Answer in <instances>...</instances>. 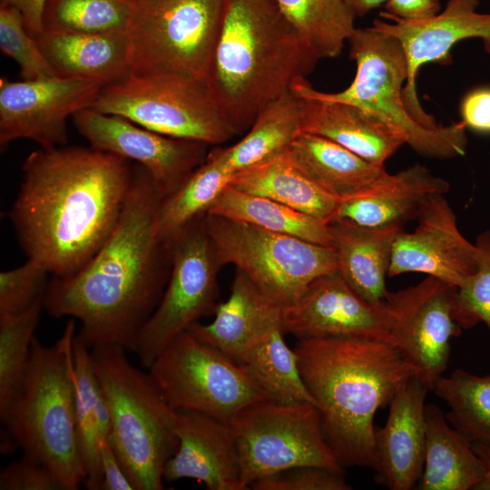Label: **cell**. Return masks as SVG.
<instances>
[{"label":"cell","mask_w":490,"mask_h":490,"mask_svg":"<svg viewBox=\"0 0 490 490\" xmlns=\"http://www.w3.org/2000/svg\"><path fill=\"white\" fill-rule=\"evenodd\" d=\"M162 199L147 171L135 163L109 238L74 274L47 282L44 309L54 318L77 319L76 336L90 348L115 345L132 352L161 300L172 270V243L156 230Z\"/></svg>","instance_id":"cell-1"},{"label":"cell","mask_w":490,"mask_h":490,"mask_svg":"<svg viewBox=\"0 0 490 490\" xmlns=\"http://www.w3.org/2000/svg\"><path fill=\"white\" fill-rule=\"evenodd\" d=\"M131 161L93 147L32 152L8 217L27 259L52 276L78 271L113 232L133 176Z\"/></svg>","instance_id":"cell-2"},{"label":"cell","mask_w":490,"mask_h":490,"mask_svg":"<svg viewBox=\"0 0 490 490\" xmlns=\"http://www.w3.org/2000/svg\"><path fill=\"white\" fill-rule=\"evenodd\" d=\"M301 377L342 466L377 470L374 416L415 369L390 343L361 338L299 339Z\"/></svg>","instance_id":"cell-3"},{"label":"cell","mask_w":490,"mask_h":490,"mask_svg":"<svg viewBox=\"0 0 490 490\" xmlns=\"http://www.w3.org/2000/svg\"><path fill=\"white\" fill-rule=\"evenodd\" d=\"M318 60L275 0H225L205 85L240 134Z\"/></svg>","instance_id":"cell-4"},{"label":"cell","mask_w":490,"mask_h":490,"mask_svg":"<svg viewBox=\"0 0 490 490\" xmlns=\"http://www.w3.org/2000/svg\"><path fill=\"white\" fill-rule=\"evenodd\" d=\"M74 335L71 318L54 345L34 338L21 387L0 416L24 456L46 465L63 490H76L85 479L75 421Z\"/></svg>","instance_id":"cell-5"},{"label":"cell","mask_w":490,"mask_h":490,"mask_svg":"<svg viewBox=\"0 0 490 490\" xmlns=\"http://www.w3.org/2000/svg\"><path fill=\"white\" fill-rule=\"evenodd\" d=\"M126 353L115 345L91 348L110 413L108 439L134 490H162L164 466L178 446V409Z\"/></svg>","instance_id":"cell-6"},{"label":"cell","mask_w":490,"mask_h":490,"mask_svg":"<svg viewBox=\"0 0 490 490\" xmlns=\"http://www.w3.org/2000/svg\"><path fill=\"white\" fill-rule=\"evenodd\" d=\"M348 42L349 57L356 64L351 83L336 93L316 90L306 79L299 81L308 93L326 100L348 103L378 116L399 130L417 153L449 159L465 153L466 127L462 122L427 128L417 122L403 103L407 64L399 41L372 27L356 28Z\"/></svg>","instance_id":"cell-7"},{"label":"cell","mask_w":490,"mask_h":490,"mask_svg":"<svg viewBox=\"0 0 490 490\" xmlns=\"http://www.w3.org/2000/svg\"><path fill=\"white\" fill-rule=\"evenodd\" d=\"M225 0H134L126 31L130 74H178L205 83Z\"/></svg>","instance_id":"cell-8"},{"label":"cell","mask_w":490,"mask_h":490,"mask_svg":"<svg viewBox=\"0 0 490 490\" xmlns=\"http://www.w3.org/2000/svg\"><path fill=\"white\" fill-rule=\"evenodd\" d=\"M91 108L165 136L208 145L238 134L205 83L178 74H129L102 87Z\"/></svg>","instance_id":"cell-9"},{"label":"cell","mask_w":490,"mask_h":490,"mask_svg":"<svg viewBox=\"0 0 490 490\" xmlns=\"http://www.w3.org/2000/svg\"><path fill=\"white\" fill-rule=\"evenodd\" d=\"M205 230L222 264H233L281 307L296 302L312 281L337 270L332 247L204 213Z\"/></svg>","instance_id":"cell-10"},{"label":"cell","mask_w":490,"mask_h":490,"mask_svg":"<svg viewBox=\"0 0 490 490\" xmlns=\"http://www.w3.org/2000/svg\"><path fill=\"white\" fill-rule=\"evenodd\" d=\"M234 434L245 485L294 466L343 471L328 445L318 407L310 402H253L229 423Z\"/></svg>","instance_id":"cell-11"},{"label":"cell","mask_w":490,"mask_h":490,"mask_svg":"<svg viewBox=\"0 0 490 490\" xmlns=\"http://www.w3.org/2000/svg\"><path fill=\"white\" fill-rule=\"evenodd\" d=\"M203 215L171 240L172 270L166 288L132 351L147 369L178 335L214 313L218 305L217 276L223 264L205 230Z\"/></svg>","instance_id":"cell-12"},{"label":"cell","mask_w":490,"mask_h":490,"mask_svg":"<svg viewBox=\"0 0 490 490\" xmlns=\"http://www.w3.org/2000/svg\"><path fill=\"white\" fill-rule=\"evenodd\" d=\"M148 369L173 407L227 424L248 405L267 399L238 363L188 330Z\"/></svg>","instance_id":"cell-13"},{"label":"cell","mask_w":490,"mask_h":490,"mask_svg":"<svg viewBox=\"0 0 490 490\" xmlns=\"http://www.w3.org/2000/svg\"><path fill=\"white\" fill-rule=\"evenodd\" d=\"M456 293V287L426 276L385 297L391 343L430 391L447 368L452 338L462 332L455 318Z\"/></svg>","instance_id":"cell-14"},{"label":"cell","mask_w":490,"mask_h":490,"mask_svg":"<svg viewBox=\"0 0 490 490\" xmlns=\"http://www.w3.org/2000/svg\"><path fill=\"white\" fill-rule=\"evenodd\" d=\"M102 85L80 79L53 76L22 81L0 79V145L26 139L42 149L64 146L66 122L91 108Z\"/></svg>","instance_id":"cell-15"},{"label":"cell","mask_w":490,"mask_h":490,"mask_svg":"<svg viewBox=\"0 0 490 490\" xmlns=\"http://www.w3.org/2000/svg\"><path fill=\"white\" fill-rule=\"evenodd\" d=\"M479 5V0H447L445 8L428 19L403 20L382 11L373 21V29L394 36L403 47L407 64L403 103L408 113L425 127L439 125L418 99L416 83L420 68L429 63L449 64L452 48L466 39H481L490 54V13L478 12Z\"/></svg>","instance_id":"cell-16"},{"label":"cell","mask_w":490,"mask_h":490,"mask_svg":"<svg viewBox=\"0 0 490 490\" xmlns=\"http://www.w3.org/2000/svg\"><path fill=\"white\" fill-rule=\"evenodd\" d=\"M72 119L91 147L142 166L163 198L174 192L208 154L206 143L165 136L92 108L79 111Z\"/></svg>","instance_id":"cell-17"},{"label":"cell","mask_w":490,"mask_h":490,"mask_svg":"<svg viewBox=\"0 0 490 490\" xmlns=\"http://www.w3.org/2000/svg\"><path fill=\"white\" fill-rule=\"evenodd\" d=\"M385 300L373 304L336 271L318 277L293 304L282 307V328L299 339L361 338L391 343Z\"/></svg>","instance_id":"cell-18"},{"label":"cell","mask_w":490,"mask_h":490,"mask_svg":"<svg viewBox=\"0 0 490 490\" xmlns=\"http://www.w3.org/2000/svg\"><path fill=\"white\" fill-rule=\"evenodd\" d=\"M416 219L412 232L400 230L396 235L388 276L418 272L460 288L477 269L476 250L460 232L444 194L429 196Z\"/></svg>","instance_id":"cell-19"},{"label":"cell","mask_w":490,"mask_h":490,"mask_svg":"<svg viewBox=\"0 0 490 490\" xmlns=\"http://www.w3.org/2000/svg\"><path fill=\"white\" fill-rule=\"evenodd\" d=\"M178 446L163 470L165 481L195 479L209 490H244L236 439L230 426L178 409Z\"/></svg>","instance_id":"cell-20"},{"label":"cell","mask_w":490,"mask_h":490,"mask_svg":"<svg viewBox=\"0 0 490 490\" xmlns=\"http://www.w3.org/2000/svg\"><path fill=\"white\" fill-rule=\"evenodd\" d=\"M430 390L415 375L402 382L389 403L387 422L375 430L377 482L390 490H410L423 472L426 397Z\"/></svg>","instance_id":"cell-21"},{"label":"cell","mask_w":490,"mask_h":490,"mask_svg":"<svg viewBox=\"0 0 490 490\" xmlns=\"http://www.w3.org/2000/svg\"><path fill=\"white\" fill-rule=\"evenodd\" d=\"M290 90L303 100L302 132L328 138L378 165L407 143L399 130L358 106L317 97L299 81Z\"/></svg>","instance_id":"cell-22"},{"label":"cell","mask_w":490,"mask_h":490,"mask_svg":"<svg viewBox=\"0 0 490 490\" xmlns=\"http://www.w3.org/2000/svg\"><path fill=\"white\" fill-rule=\"evenodd\" d=\"M449 189L448 181L416 163L395 174L387 172L366 191L340 200L333 220L366 227H402L416 218L429 196L445 194Z\"/></svg>","instance_id":"cell-23"},{"label":"cell","mask_w":490,"mask_h":490,"mask_svg":"<svg viewBox=\"0 0 490 490\" xmlns=\"http://www.w3.org/2000/svg\"><path fill=\"white\" fill-rule=\"evenodd\" d=\"M214 319L189 328L201 341L236 363L274 326L282 324V307L265 296L240 270L227 300L217 305Z\"/></svg>","instance_id":"cell-24"},{"label":"cell","mask_w":490,"mask_h":490,"mask_svg":"<svg viewBox=\"0 0 490 490\" xmlns=\"http://www.w3.org/2000/svg\"><path fill=\"white\" fill-rule=\"evenodd\" d=\"M35 39L58 76L86 80L103 87L130 74V45L126 32L43 31Z\"/></svg>","instance_id":"cell-25"},{"label":"cell","mask_w":490,"mask_h":490,"mask_svg":"<svg viewBox=\"0 0 490 490\" xmlns=\"http://www.w3.org/2000/svg\"><path fill=\"white\" fill-rule=\"evenodd\" d=\"M330 227L337 272L367 301H384L393 242L401 226L366 227L333 220Z\"/></svg>","instance_id":"cell-26"},{"label":"cell","mask_w":490,"mask_h":490,"mask_svg":"<svg viewBox=\"0 0 490 490\" xmlns=\"http://www.w3.org/2000/svg\"><path fill=\"white\" fill-rule=\"evenodd\" d=\"M298 166L323 190L339 200L370 188L387 172L321 135L301 132L287 149Z\"/></svg>","instance_id":"cell-27"},{"label":"cell","mask_w":490,"mask_h":490,"mask_svg":"<svg viewBox=\"0 0 490 490\" xmlns=\"http://www.w3.org/2000/svg\"><path fill=\"white\" fill-rule=\"evenodd\" d=\"M230 183L328 222L333 220L340 201L312 181L287 150L235 172Z\"/></svg>","instance_id":"cell-28"},{"label":"cell","mask_w":490,"mask_h":490,"mask_svg":"<svg viewBox=\"0 0 490 490\" xmlns=\"http://www.w3.org/2000/svg\"><path fill=\"white\" fill-rule=\"evenodd\" d=\"M426 449L419 490H475L484 466L471 442L435 404L426 405Z\"/></svg>","instance_id":"cell-29"},{"label":"cell","mask_w":490,"mask_h":490,"mask_svg":"<svg viewBox=\"0 0 490 490\" xmlns=\"http://www.w3.org/2000/svg\"><path fill=\"white\" fill-rule=\"evenodd\" d=\"M72 353L76 429L85 473L83 485L89 490H101L99 446L100 440L110 435L109 408L93 365L91 348L76 334Z\"/></svg>","instance_id":"cell-30"},{"label":"cell","mask_w":490,"mask_h":490,"mask_svg":"<svg viewBox=\"0 0 490 490\" xmlns=\"http://www.w3.org/2000/svg\"><path fill=\"white\" fill-rule=\"evenodd\" d=\"M303 100L291 90L264 108L235 144L216 148L234 174L286 151L302 132Z\"/></svg>","instance_id":"cell-31"},{"label":"cell","mask_w":490,"mask_h":490,"mask_svg":"<svg viewBox=\"0 0 490 490\" xmlns=\"http://www.w3.org/2000/svg\"><path fill=\"white\" fill-rule=\"evenodd\" d=\"M205 213L332 247L330 222L267 197L241 191L230 183L222 190Z\"/></svg>","instance_id":"cell-32"},{"label":"cell","mask_w":490,"mask_h":490,"mask_svg":"<svg viewBox=\"0 0 490 490\" xmlns=\"http://www.w3.org/2000/svg\"><path fill=\"white\" fill-rule=\"evenodd\" d=\"M283 334L282 324L274 326L237 363L267 399L315 405L301 377L294 348L286 344Z\"/></svg>","instance_id":"cell-33"},{"label":"cell","mask_w":490,"mask_h":490,"mask_svg":"<svg viewBox=\"0 0 490 490\" xmlns=\"http://www.w3.org/2000/svg\"><path fill=\"white\" fill-rule=\"evenodd\" d=\"M233 173L225 166L216 148L172 194L162 199L157 215L156 230L163 241H171L182 229L203 215Z\"/></svg>","instance_id":"cell-34"},{"label":"cell","mask_w":490,"mask_h":490,"mask_svg":"<svg viewBox=\"0 0 490 490\" xmlns=\"http://www.w3.org/2000/svg\"><path fill=\"white\" fill-rule=\"evenodd\" d=\"M275 1L319 59L339 56L356 29V16L345 0Z\"/></svg>","instance_id":"cell-35"},{"label":"cell","mask_w":490,"mask_h":490,"mask_svg":"<svg viewBox=\"0 0 490 490\" xmlns=\"http://www.w3.org/2000/svg\"><path fill=\"white\" fill-rule=\"evenodd\" d=\"M432 391L449 407V424L471 443L490 447V375L455 369L440 377Z\"/></svg>","instance_id":"cell-36"},{"label":"cell","mask_w":490,"mask_h":490,"mask_svg":"<svg viewBox=\"0 0 490 490\" xmlns=\"http://www.w3.org/2000/svg\"><path fill=\"white\" fill-rule=\"evenodd\" d=\"M133 1L46 0L43 12V31L90 34L126 32Z\"/></svg>","instance_id":"cell-37"},{"label":"cell","mask_w":490,"mask_h":490,"mask_svg":"<svg viewBox=\"0 0 490 490\" xmlns=\"http://www.w3.org/2000/svg\"><path fill=\"white\" fill-rule=\"evenodd\" d=\"M44 294L25 311L0 318V416L19 391L40 321Z\"/></svg>","instance_id":"cell-38"},{"label":"cell","mask_w":490,"mask_h":490,"mask_svg":"<svg viewBox=\"0 0 490 490\" xmlns=\"http://www.w3.org/2000/svg\"><path fill=\"white\" fill-rule=\"evenodd\" d=\"M0 48L18 64L23 80L58 76L13 6L0 5Z\"/></svg>","instance_id":"cell-39"},{"label":"cell","mask_w":490,"mask_h":490,"mask_svg":"<svg viewBox=\"0 0 490 490\" xmlns=\"http://www.w3.org/2000/svg\"><path fill=\"white\" fill-rule=\"evenodd\" d=\"M477 269L457 289L455 318L462 329L480 322L490 329V230L481 232L475 241Z\"/></svg>","instance_id":"cell-40"},{"label":"cell","mask_w":490,"mask_h":490,"mask_svg":"<svg viewBox=\"0 0 490 490\" xmlns=\"http://www.w3.org/2000/svg\"><path fill=\"white\" fill-rule=\"evenodd\" d=\"M49 271L35 260L27 259L23 265L0 273V318L25 311L47 285Z\"/></svg>","instance_id":"cell-41"},{"label":"cell","mask_w":490,"mask_h":490,"mask_svg":"<svg viewBox=\"0 0 490 490\" xmlns=\"http://www.w3.org/2000/svg\"><path fill=\"white\" fill-rule=\"evenodd\" d=\"M316 466L290 467L250 484L256 490H350L342 473Z\"/></svg>","instance_id":"cell-42"},{"label":"cell","mask_w":490,"mask_h":490,"mask_svg":"<svg viewBox=\"0 0 490 490\" xmlns=\"http://www.w3.org/2000/svg\"><path fill=\"white\" fill-rule=\"evenodd\" d=\"M0 490H63V487L46 465L24 456L3 468Z\"/></svg>","instance_id":"cell-43"},{"label":"cell","mask_w":490,"mask_h":490,"mask_svg":"<svg viewBox=\"0 0 490 490\" xmlns=\"http://www.w3.org/2000/svg\"><path fill=\"white\" fill-rule=\"evenodd\" d=\"M462 122L466 129L490 134V86L469 91L460 103Z\"/></svg>","instance_id":"cell-44"},{"label":"cell","mask_w":490,"mask_h":490,"mask_svg":"<svg viewBox=\"0 0 490 490\" xmlns=\"http://www.w3.org/2000/svg\"><path fill=\"white\" fill-rule=\"evenodd\" d=\"M99 449L103 472L101 490H133L134 487L108 437L100 440Z\"/></svg>","instance_id":"cell-45"},{"label":"cell","mask_w":490,"mask_h":490,"mask_svg":"<svg viewBox=\"0 0 490 490\" xmlns=\"http://www.w3.org/2000/svg\"><path fill=\"white\" fill-rule=\"evenodd\" d=\"M387 14L409 21L431 18L441 11L440 0H387L385 5Z\"/></svg>","instance_id":"cell-46"},{"label":"cell","mask_w":490,"mask_h":490,"mask_svg":"<svg viewBox=\"0 0 490 490\" xmlns=\"http://www.w3.org/2000/svg\"><path fill=\"white\" fill-rule=\"evenodd\" d=\"M46 0H1L0 5L18 9L29 34L36 37L43 31V12Z\"/></svg>","instance_id":"cell-47"},{"label":"cell","mask_w":490,"mask_h":490,"mask_svg":"<svg viewBox=\"0 0 490 490\" xmlns=\"http://www.w3.org/2000/svg\"><path fill=\"white\" fill-rule=\"evenodd\" d=\"M471 444L484 466V476L475 490H490V447L476 443Z\"/></svg>","instance_id":"cell-48"},{"label":"cell","mask_w":490,"mask_h":490,"mask_svg":"<svg viewBox=\"0 0 490 490\" xmlns=\"http://www.w3.org/2000/svg\"><path fill=\"white\" fill-rule=\"evenodd\" d=\"M387 0H345L348 7L356 17H363L370 11L384 5Z\"/></svg>","instance_id":"cell-49"}]
</instances>
